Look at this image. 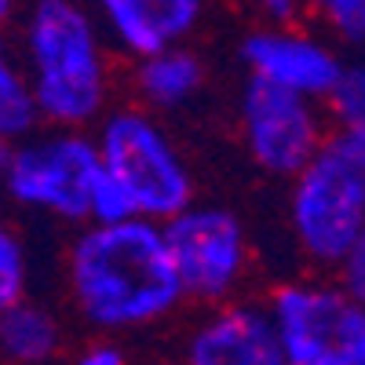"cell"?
<instances>
[{"label": "cell", "mask_w": 365, "mask_h": 365, "mask_svg": "<svg viewBox=\"0 0 365 365\" xmlns=\"http://www.w3.org/2000/svg\"><path fill=\"white\" fill-rule=\"evenodd\" d=\"M70 292L84 322L106 332L168 318L187 296L154 220L88 223L70 249Z\"/></svg>", "instance_id": "cell-1"}, {"label": "cell", "mask_w": 365, "mask_h": 365, "mask_svg": "<svg viewBox=\"0 0 365 365\" xmlns=\"http://www.w3.org/2000/svg\"><path fill=\"white\" fill-rule=\"evenodd\" d=\"M26 81L41 120L84 128L106 106L103 26L81 0H34L22 26Z\"/></svg>", "instance_id": "cell-2"}, {"label": "cell", "mask_w": 365, "mask_h": 365, "mask_svg": "<svg viewBox=\"0 0 365 365\" xmlns=\"http://www.w3.org/2000/svg\"><path fill=\"white\" fill-rule=\"evenodd\" d=\"M96 154L106 182L139 220L165 223L194 197L187 161L165 128L143 110L106 113L96 135Z\"/></svg>", "instance_id": "cell-3"}, {"label": "cell", "mask_w": 365, "mask_h": 365, "mask_svg": "<svg viewBox=\"0 0 365 365\" xmlns=\"http://www.w3.org/2000/svg\"><path fill=\"white\" fill-rule=\"evenodd\" d=\"M289 190V227L303 259L332 270L365 230V175L351 143L336 132L303 165Z\"/></svg>", "instance_id": "cell-4"}, {"label": "cell", "mask_w": 365, "mask_h": 365, "mask_svg": "<svg viewBox=\"0 0 365 365\" xmlns=\"http://www.w3.org/2000/svg\"><path fill=\"white\" fill-rule=\"evenodd\" d=\"M96 139L77 128L29 135L0 150V187L11 201L58 216L66 223H91V201L99 190Z\"/></svg>", "instance_id": "cell-5"}, {"label": "cell", "mask_w": 365, "mask_h": 365, "mask_svg": "<svg viewBox=\"0 0 365 365\" xmlns=\"http://www.w3.org/2000/svg\"><path fill=\"white\" fill-rule=\"evenodd\" d=\"M289 365H361L365 307L336 282H285L267 303Z\"/></svg>", "instance_id": "cell-6"}, {"label": "cell", "mask_w": 365, "mask_h": 365, "mask_svg": "<svg viewBox=\"0 0 365 365\" xmlns=\"http://www.w3.org/2000/svg\"><path fill=\"white\" fill-rule=\"evenodd\" d=\"M165 241L179 274V285L197 299H227L245 282L249 270V234L230 208L187 205L161 223Z\"/></svg>", "instance_id": "cell-7"}, {"label": "cell", "mask_w": 365, "mask_h": 365, "mask_svg": "<svg viewBox=\"0 0 365 365\" xmlns=\"http://www.w3.org/2000/svg\"><path fill=\"white\" fill-rule=\"evenodd\" d=\"M241 139L256 168L292 179L329 143V117L318 99L249 77L241 96Z\"/></svg>", "instance_id": "cell-8"}, {"label": "cell", "mask_w": 365, "mask_h": 365, "mask_svg": "<svg viewBox=\"0 0 365 365\" xmlns=\"http://www.w3.org/2000/svg\"><path fill=\"white\" fill-rule=\"evenodd\" d=\"M241 58L256 81L299 91L307 99H325L336 84L344 58L329 41L299 26H259L241 41Z\"/></svg>", "instance_id": "cell-9"}, {"label": "cell", "mask_w": 365, "mask_h": 365, "mask_svg": "<svg viewBox=\"0 0 365 365\" xmlns=\"http://www.w3.org/2000/svg\"><path fill=\"white\" fill-rule=\"evenodd\" d=\"M182 365H289L267 307L230 303L212 311L187 344Z\"/></svg>", "instance_id": "cell-10"}, {"label": "cell", "mask_w": 365, "mask_h": 365, "mask_svg": "<svg viewBox=\"0 0 365 365\" xmlns=\"http://www.w3.org/2000/svg\"><path fill=\"white\" fill-rule=\"evenodd\" d=\"M205 0H91L96 22L132 58L182 44L201 22Z\"/></svg>", "instance_id": "cell-11"}, {"label": "cell", "mask_w": 365, "mask_h": 365, "mask_svg": "<svg viewBox=\"0 0 365 365\" xmlns=\"http://www.w3.org/2000/svg\"><path fill=\"white\" fill-rule=\"evenodd\" d=\"M201 88H205V66H201V58L182 44H172V48H161V51H150V55L135 58V91H139V99L154 110L187 106Z\"/></svg>", "instance_id": "cell-12"}, {"label": "cell", "mask_w": 365, "mask_h": 365, "mask_svg": "<svg viewBox=\"0 0 365 365\" xmlns=\"http://www.w3.org/2000/svg\"><path fill=\"white\" fill-rule=\"evenodd\" d=\"M63 347L58 318L34 299H19L0 311V358L11 365H44Z\"/></svg>", "instance_id": "cell-13"}, {"label": "cell", "mask_w": 365, "mask_h": 365, "mask_svg": "<svg viewBox=\"0 0 365 365\" xmlns=\"http://www.w3.org/2000/svg\"><path fill=\"white\" fill-rule=\"evenodd\" d=\"M37 120L41 113L34 103V91H29L26 70L8 55L4 41H0V150L29 139Z\"/></svg>", "instance_id": "cell-14"}, {"label": "cell", "mask_w": 365, "mask_h": 365, "mask_svg": "<svg viewBox=\"0 0 365 365\" xmlns=\"http://www.w3.org/2000/svg\"><path fill=\"white\" fill-rule=\"evenodd\" d=\"M325 110L340 135H365V58L340 66L336 84L325 96Z\"/></svg>", "instance_id": "cell-15"}, {"label": "cell", "mask_w": 365, "mask_h": 365, "mask_svg": "<svg viewBox=\"0 0 365 365\" xmlns=\"http://www.w3.org/2000/svg\"><path fill=\"white\" fill-rule=\"evenodd\" d=\"M311 11L336 41L365 48V0H311Z\"/></svg>", "instance_id": "cell-16"}, {"label": "cell", "mask_w": 365, "mask_h": 365, "mask_svg": "<svg viewBox=\"0 0 365 365\" xmlns=\"http://www.w3.org/2000/svg\"><path fill=\"white\" fill-rule=\"evenodd\" d=\"M26 278H29V267H26L22 241L0 223V311H8L11 303L26 296Z\"/></svg>", "instance_id": "cell-17"}, {"label": "cell", "mask_w": 365, "mask_h": 365, "mask_svg": "<svg viewBox=\"0 0 365 365\" xmlns=\"http://www.w3.org/2000/svg\"><path fill=\"white\" fill-rule=\"evenodd\" d=\"M332 274H336V285L358 303V307H365V230L354 237V245L344 252V259L332 267Z\"/></svg>", "instance_id": "cell-18"}, {"label": "cell", "mask_w": 365, "mask_h": 365, "mask_svg": "<svg viewBox=\"0 0 365 365\" xmlns=\"http://www.w3.org/2000/svg\"><path fill=\"white\" fill-rule=\"evenodd\" d=\"M263 26H299V19L311 11V0H252Z\"/></svg>", "instance_id": "cell-19"}, {"label": "cell", "mask_w": 365, "mask_h": 365, "mask_svg": "<svg viewBox=\"0 0 365 365\" xmlns=\"http://www.w3.org/2000/svg\"><path fill=\"white\" fill-rule=\"evenodd\" d=\"M73 365H128V354L117 344H91L77 354Z\"/></svg>", "instance_id": "cell-20"}, {"label": "cell", "mask_w": 365, "mask_h": 365, "mask_svg": "<svg viewBox=\"0 0 365 365\" xmlns=\"http://www.w3.org/2000/svg\"><path fill=\"white\" fill-rule=\"evenodd\" d=\"M344 139L351 143L354 158H358V165H361V175H365V135H344Z\"/></svg>", "instance_id": "cell-21"}, {"label": "cell", "mask_w": 365, "mask_h": 365, "mask_svg": "<svg viewBox=\"0 0 365 365\" xmlns=\"http://www.w3.org/2000/svg\"><path fill=\"white\" fill-rule=\"evenodd\" d=\"M15 4H19V0H0V26H4V22L11 19V11H15Z\"/></svg>", "instance_id": "cell-22"}, {"label": "cell", "mask_w": 365, "mask_h": 365, "mask_svg": "<svg viewBox=\"0 0 365 365\" xmlns=\"http://www.w3.org/2000/svg\"><path fill=\"white\" fill-rule=\"evenodd\" d=\"M361 365H365V358H361Z\"/></svg>", "instance_id": "cell-23"}]
</instances>
